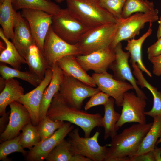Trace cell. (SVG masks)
I'll return each instance as SVG.
<instances>
[{"mask_svg": "<svg viewBox=\"0 0 161 161\" xmlns=\"http://www.w3.org/2000/svg\"><path fill=\"white\" fill-rule=\"evenodd\" d=\"M46 116L53 120L69 122L80 127L84 136L89 137L93 129L97 127H103V117L100 114H91L68 106L59 92L52 99Z\"/></svg>", "mask_w": 161, "mask_h": 161, "instance_id": "cell-1", "label": "cell"}, {"mask_svg": "<svg viewBox=\"0 0 161 161\" xmlns=\"http://www.w3.org/2000/svg\"><path fill=\"white\" fill-rule=\"evenodd\" d=\"M153 122L134 124L112 138L108 148L107 161H129L139 149Z\"/></svg>", "mask_w": 161, "mask_h": 161, "instance_id": "cell-2", "label": "cell"}, {"mask_svg": "<svg viewBox=\"0 0 161 161\" xmlns=\"http://www.w3.org/2000/svg\"><path fill=\"white\" fill-rule=\"evenodd\" d=\"M67 8L76 19L91 28L118 21L100 7L98 0H66Z\"/></svg>", "mask_w": 161, "mask_h": 161, "instance_id": "cell-3", "label": "cell"}, {"mask_svg": "<svg viewBox=\"0 0 161 161\" xmlns=\"http://www.w3.org/2000/svg\"><path fill=\"white\" fill-rule=\"evenodd\" d=\"M119 21L90 28L77 43L81 55H86L109 47L116 34Z\"/></svg>", "mask_w": 161, "mask_h": 161, "instance_id": "cell-4", "label": "cell"}, {"mask_svg": "<svg viewBox=\"0 0 161 161\" xmlns=\"http://www.w3.org/2000/svg\"><path fill=\"white\" fill-rule=\"evenodd\" d=\"M100 134L97 131L91 137H82L79 135V129H74L68 134L71 152L74 154L86 157L92 161H107L108 145L99 144L98 139Z\"/></svg>", "mask_w": 161, "mask_h": 161, "instance_id": "cell-5", "label": "cell"}, {"mask_svg": "<svg viewBox=\"0 0 161 161\" xmlns=\"http://www.w3.org/2000/svg\"><path fill=\"white\" fill-rule=\"evenodd\" d=\"M52 27L59 37L71 44H75L90 28L75 18L68 9H62L53 16Z\"/></svg>", "mask_w": 161, "mask_h": 161, "instance_id": "cell-6", "label": "cell"}, {"mask_svg": "<svg viewBox=\"0 0 161 161\" xmlns=\"http://www.w3.org/2000/svg\"><path fill=\"white\" fill-rule=\"evenodd\" d=\"M159 10L154 9L146 13H136L118 21L119 25L115 36L110 47L114 49L116 45L123 40L134 38L147 23H153L159 19Z\"/></svg>", "mask_w": 161, "mask_h": 161, "instance_id": "cell-7", "label": "cell"}, {"mask_svg": "<svg viewBox=\"0 0 161 161\" xmlns=\"http://www.w3.org/2000/svg\"><path fill=\"white\" fill-rule=\"evenodd\" d=\"M101 91L98 87L89 86L64 74L59 92L68 106L81 109L85 99Z\"/></svg>", "mask_w": 161, "mask_h": 161, "instance_id": "cell-8", "label": "cell"}, {"mask_svg": "<svg viewBox=\"0 0 161 161\" xmlns=\"http://www.w3.org/2000/svg\"><path fill=\"white\" fill-rule=\"evenodd\" d=\"M43 54L50 68L59 59L65 56H76L82 54L77 44H71L63 40L54 32L52 26L45 39Z\"/></svg>", "mask_w": 161, "mask_h": 161, "instance_id": "cell-9", "label": "cell"}, {"mask_svg": "<svg viewBox=\"0 0 161 161\" xmlns=\"http://www.w3.org/2000/svg\"><path fill=\"white\" fill-rule=\"evenodd\" d=\"M146 100L137 96L133 92H127L124 94L121 114L115 126L117 131L126 123H146L144 114L146 105Z\"/></svg>", "mask_w": 161, "mask_h": 161, "instance_id": "cell-10", "label": "cell"}, {"mask_svg": "<svg viewBox=\"0 0 161 161\" xmlns=\"http://www.w3.org/2000/svg\"><path fill=\"white\" fill-rule=\"evenodd\" d=\"M21 10V14L29 24L36 44L43 53L45 39L52 25L53 16L40 10Z\"/></svg>", "mask_w": 161, "mask_h": 161, "instance_id": "cell-11", "label": "cell"}, {"mask_svg": "<svg viewBox=\"0 0 161 161\" xmlns=\"http://www.w3.org/2000/svg\"><path fill=\"white\" fill-rule=\"evenodd\" d=\"M114 49L115 59L109 67L114 73L113 78L118 80L129 81L133 86L137 96L147 99L145 94L138 86L137 80L132 74L128 61L130 57L129 52L123 51L121 42L116 45Z\"/></svg>", "mask_w": 161, "mask_h": 161, "instance_id": "cell-12", "label": "cell"}, {"mask_svg": "<svg viewBox=\"0 0 161 161\" xmlns=\"http://www.w3.org/2000/svg\"><path fill=\"white\" fill-rule=\"evenodd\" d=\"M92 77L98 88L101 92L113 98L118 107L122 106L124 94L130 90L134 89L131 83L115 79L113 75L107 72L100 74L95 73Z\"/></svg>", "mask_w": 161, "mask_h": 161, "instance_id": "cell-13", "label": "cell"}, {"mask_svg": "<svg viewBox=\"0 0 161 161\" xmlns=\"http://www.w3.org/2000/svg\"><path fill=\"white\" fill-rule=\"evenodd\" d=\"M52 69L48 68L41 83L30 92L24 94L17 101L23 104L28 111L31 117V123L37 126L39 122V109L44 91L52 79Z\"/></svg>", "mask_w": 161, "mask_h": 161, "instance_id": "cell-14", "label": "cell"}, {"mask_svg": "<svg viewBox=\"0 0 161 161\" xmlns=\"http://www.w3.org/2000/svg\"><path fill=\"white\" fill-rule=\"evenodd\" d=\"M72 124L70 122H65L64 125L56 130L50 137L41 141L38 145L29 149L26 156L27 160L43 161L45 160L50 152L74 129Z\"/></svg>", "mask_w": 161, "mask_h": 161, "instance_id": "cell-15", "label": "cell"}, {"mask_svg": "<svg viewBox=\"0 0 161 161\" xmlns=\"http://www.w3.org/2000/svg\"><path fill=\"white\" fill-rule=\"evenodd\" d=\"M114 49L110 47L86 55L76 56L78 62L86 71L92 70L96 73L107 72L109 65L115 60Z\"/></svg>", "mask_w": 161, "mask_h": 161, "instance_id": "cell-16", "label": "cell"}, {"mask_svg": "<svg viewBox=\"0 0 161 161\" xmlns=\"http://www.w3.org/2000/svg\"><path fill=\"white\" fill-rule=\"evenodd\" d=\"M9 105L10 109L9 120L5 131L0 134V143L18 136L23 127L31 122L30 115L23 104L14 101Z\"/></svg>", "mask_w": 161, "mask_h": 161, "instance_id": "cell-17", "label": "cell"}, {"mask_svg": "<svg viewBox=\"0 0 161 161\" xmlns=\"http://www.w3.org/2000/svg\"><path fill=\"white\" fill-rule=\"evenodd\" d=\"M13 26L14 32L12 42L25 58L30 47L36 44L35 42L28 22L21 13L14 10Z\"/></svg>", "mask_w": 161, "mask_h": 161, "instance_id": "cell-18", "label": "cell"}, {"mask_svg": "<svg viewBox=\"0 0 161 161\" xmlns=\"http://www.w3.org/2000/svg\"><path fill=\"white\" fill-rule=\"evenodd\" d=\"M58 64L64 74L75 78L89 86L95 87V83L77 61L76 56L69 55L59 59Z\"/></svg>", "mask_w": 161, "mask_h": 161, "instance_id": "cell-19", "label": "cell"}, {"mask_svg": "<svg viewBox=\"0 0 161 161\" xmlns=\"http://www.w3.org/2000/svg\"><path fill=\"white\" fill-rule=\"evenodd\" d=\"M51 68L53 72L52 77L43 95L39 109V121L46 117L52 99L59 92L63 78V72L57 62Z\"/></svg>", "mask_w": 161, "mask_h": 161, "instance_id": "cell-20", "label": "cell"}, {"mask_svg": "<svg viewBox=\"0 0 161 161\" xmlns=\"http://www.w3.org/2000/svg\"><path fill=\"white\" fill-rule=\"evenodd\" d=\"M24 94V89L18 81L13 78L6 80L4 88L0 94V116L6 112L8 105Z\"/></svg>", "mask_w": 161, "mask_h": 161, "instance_id": "cell-21", "label": "cell"}, {"mask_svg": "<svg viewBox=\"0 0 161 161\" xmlns=\"http://www.w3.org/2000/svg\"><path fill=\"white\" fill-rule=\"evenodd\" d=\"M152 23H150L147 31L138 39L133 38L127 40V45L125 48V49L130 53V62L131 64H136L142 72H145L150 77H152L151 74L146 68L142 60L141 50L144 41L152 33Z\"/></svg>", "mask_w": 161, "mask_h": 161, "instance_id": "cell-22", "label": "cell"}, {"mask_svg": "<svg viewBox=\"0 0 161 161\" xmlns=\"http://www.w3.org/2000/svg\"><path fill=\"white\" fill-rule=\"evenodd\" d=\"M30 71L43 80L49 68L43 53L35 44L29 47L25 58Z\"/></svg>", "mask_w": 161, "mask_h": 161, "instance_id": "cell-23", "label": "cell"}, {"mask_svg": "<svg viewBox=\"0 0 161 161\" xmlns=\"http://www.w3.org/2000/svg\"><path fill=\"white\" fill-rule=\"evenodd\" d=\"M0 37L5 44V49L1 51L0 54V61L20 70L22 64H26V60L21 55L12 42L5 36L1 28L0 29Z\"/></svg>", "mask_w": 161, "mask_h": 161, "instance_id": "cell-24", "label": "cell"}, {"mask_svg": "<svg viewBox=\"0 0 161 161\" xmlns=\"http://www.w3.org/2000/svg\"><path fill=\"white\" fill-rule=\"evenodd\" d=\"M154 121L151 127L143 139L137 151L130 158L153 151L158 139L161 136V114L153 117Z\"/></svg>", "mask_w": 161, "mask_h": 161, "instance_id": "cell-25", "label": "cell"}, {"mask_svg": "<svg viewBox=\"0 0 161 161\" xmlns=\"http://www.w3.org/2000/svg\"><path fill=\"white\" fill-rule=\"evenodd\" d=\"M13 9L16 11L23 9L38 10L53 16L59 13L62 8L51 1L46 0H11Z\"/></svg>", "mask_w": 161, "mask_h": 161, "instance_id": "cell-26", "label": "cell"}, {"mask_svg": "<svg viewBox=\"0 0 161 161\" xmlns=\"http://www.w3.org/2000/svg\"><path fill=\"white\" fill-rule=\"evenodd\" d=\"M47 161H92L83 156L74 154L71 151L68 140L64 139L48 154Z\"/></svg>", "mask_w": 161, "mask_h": 161, "instance_id": "cell-27", "label": "cell"}, {"mask_svg": "<svg viewBox=\"0 0 161 161\" xmlns=\"http://www.w3.org/2000/svg\"><path fill=\"white\" fill-rule=\"evenodd\" d=\"M114 101L113 98L110 97L104 106V114L102 118V123L104 129V139L105 140L109 137L112 138L117 134L115 126L120 119V114L114 109Z\"/></svg>", "mask_w": 161, "mask_h": 161, "instance_id": "cell-28", "label": "cell"}, {"mask_svg": "<svg viewBox=\"0 0 161 161\" xmlns=\"http://www.w3.org/2000/svg\"><path fill=\"white\" fill-rule=\"evenodd\" d=\"M14 10L11 0H4L0 4V24L5 36L11 40L13 36Z\"/></svg>", "mask_w": 161, "mask_h": 161, "instance_id": "cell-29", "label": "cell"}, {"mask_svg": "<svg viewBox=\"0 0 161 161\" xmlns=\"http://www.w3.org/2000/svg\"><path fill=\"white\" fill-rule=\"evenodd\" d=\"M0 73L1 77L6 80L18 78L26 81L35 87L39 85L42 80L30 71H21L8 67L6 64L3 63H0Z\"/></svg>", "mask_w": 161, "mask_h": 161, "instance_id": "cell-30", "label": "cell"}, {"mask_svg": "<svg viewBox=\"0 0 161 161\" xmlns=\"http://www.w3.org/2000/svg\"><path fill=\"white\" fill-rule=\"evenodd\" d=\"M154 9L152 1L148 0H126L123 7L122 18L136 13H146Z\"/></svg>", "mask_w": 161, "mask_h": 161, "instance_id": "cell-31", "label": "cell"}, {"mask_svg": "<svg viewBox=\"0 0 161 161\" xmlns=\"http://www.w3.org/2000/svg\"><path fill=\"white\" fill-rule=\"evenodd\" d=\"M21 131L20 143L24 148L30 149L41 141L37 126H34L31 122L25 125Z\"/></svg>", "mask_w": 161, "mask_h": 161, "instance_id": "cell-32", "label": "cell"}, {"mask_svg": "<svg viewBox=\"0 0 161 161\" xmlns=\"http://www.w3.org/2000/svg\"><path fill=\"white\" fill-rule=\"evenodd\" d=\"M21 133L15 138L7 140L0 144V160L7 161V156L10 154L16 152L21 153L27 156L28 151L24 150L20 143Z\"/></svg>", "mask_w": 161, "mask_h": 161, "instance_id": "cell-33", "label": "cell"}, {"mask_svg": "<svg viewBox=\"0 0 161 161\" xmlns=\"http://www.w3.org/2000/svg\"><path fill=\"white\" fill-rule=\"evenodd\" d=\"M65 122L61 120H53L47 116L40 120L37 127L41 141L50 137L64 125Z\"/></svg>", "mask_w": 161, "mask_h": 161, "instance_id": "cell-34", "label": "cell"}, {"mask_svg": "<svg viewBox=\"0 0 161 161\" xmlns=\"http://www.w3.org/2000/svg\"><path fill=\"white\" fill-rule=\"evenodd\" d=\"M99 6L118 21L122 19L123 7L126 0H98Z\"/></svg>", "mask_w": 161, "mask_h": 161, "instance_id": "cell-35", "label": "cell"}, {"mask_svg": "<svg viewBox=\"0 0 161 161\" xmlns=\"http://www.w3.org/2000/svg\"><path fill=\"white\" fill-rule=\"evenodd\" d=\"M90 97L84 107L85 111H86L96 106L100 105L104 106L108 101L110 96L106 93L101 91Z\"/></svg>", "mask_w": 161, "mask_h": 161, "instance_id": "cell-36", "label": "cell"}, {"mask_svg": "<svg viewBox=\"0 0 161 161\" xmlns=\"http://www.w3.org/2000/svg\"><path fill=\"white\" fill-rule=\"evenodd\" d=\"M153 97V105L149 111L145 112L144 114L152 117L161 114V92L157 89L152 94Z\"/></svg>", "mask_w": 161, "mask_h": 161, "instance_id": "cell-37", "label": "cell"}, {"mask_svg": "<svg viewBox=\"0 0 161 161\" xmlns=\"http://www.w3.org/2000/svg\"><path fill=\"white\" fill-rule=\"evenodd\" d=\"M154 44L148 47L147 53L148 59L161 54V37Z\"/></svg>", "mask_w": 161, "mask_h": 161, "instance_id": "cell-38", "label": "cell"}, {"mask_svg": "<svg viewBox=\"0 0 161 161\" xmlns=\"http://www.w3.org/2000/svg\"><path fill=\"white\" fill-rule=\"evenodd\" d=\"M153 64L152 72L156 76L161 75V54L149 59Z\"/></svg>", "mask_w": 161, "mask_h": 161, "instance_id": "cell-39", "label": "cell"}, {"mask_svg": "<svg viewBox=\"0 0 161 161\" xmlns=\"http://www.w3.org/2000/svg\"><path fill=\"white\" fill-rule=\"evenodd\" d=\"M155 161L153 151L137 156L131 159L130 161Z\"/></svg>", "mask_w": 161, "mask_h": 161, "instance_id": "cell-40", "label": "cell"}, {"mask_svg": "<svg viewBox=\"0 0 161 161\" xmlns=\"http://www.w3.org/2000/svg\"><path fill=\"white\" fill-rule=\"evenodd\" d=\"M10 111L6 112L0 118V133L5 130L9 120Z\"/></svg>", "mask_w": 161, "mask_h": 161, "instance_id": "cell-41", "label": "cell"}, {"mask_svg": "<svg viewBox=\"0 0 161 161\" xmlns=\"http://www.w3.org/2000/svg\"><path fill=\"white\" fill-rule=\"evenodd\" d=\"M155 161H161V147H155L153 151Z\"/></svg>", "mask_w": 161, "mask_h": 161, "instance_id": "cell-42", "label": "cell"}, {"mask_svg": "<svg viewBox=\"0 0 161 161\" xmlns=\"http://www.w3.org/2000/svg\"><path fill=\"white\" fill-rule=\"evenodd\" d=\"M6 79L3 78L2 77L0 78V92H1L4 89L5 85Z\"/></svg>", "mask_w": 161, "mask_h": 161, "instance_id": "cell-43", "label": "cell"}, {"mask_svg": "<svg viewBox=\"0 0 161 161\" xmlns=\"http://www.w3.org/2000/svg\"><path fill=\"white\" fill-rule=\"evenodd\" d=\"M159 25L157 32V38L161 37V15L158 21Z\"/></svg>", "mask_w": 161, "mask_h": 161, "instance_id": "cell-44", "label": "cell"}, {"mask_svg": "<svg viewBox=\"0 0 161 161\" xmlns=\"http://www.w3.org/2000/svg\"><path fill=\"white\" fill-rule=\"evenodd\" d=\"M160 143H161V136L160 137V139L157 140L156 144L157 145Z\"/></svg>", "mask_w": 161, "mask_h": 161, "instance_id": "cell-45", "label": "cell"}, {"mask_svg": "<svg viewBox=\"0 0 161 161\" xmlns=\"http://www.w3.org/2000/svg\"><path fill=\"white\" fill-rule=\"evenodd\" d=\"M56 2L61 3L63 1L65 0H54Z\"/></svg>", "mask_w": 161, "mask_h": 161, "instance_id": "cell-46", "label": "cell"}, {"mask_svg": "<svg viewBox=\"0 0 161 161\" xmlns=\"http://www.w3.org/2000/svg\"><path fill=\"white\" fill-rule=\"evenodd\" d=\"M4 0H0V4H2Z\"/></svg>", "mask_w": 161, "mask_h": 161, "instance_id": "cell-47", "label": "cell"}, {"mask_svg": "<svg viewBox=\"0 0 161 161\" xmlns=\"http://www.w3.org/2000/svg\"><path fill=\"white\" fill-rule=\"evenodd\" d=\"M47 1H51V0H46Z\"/></svg>", "mask_w": 161, "mask_h": 161, "instance_id": "cell-48", "label": "cell"}]
</instances>
